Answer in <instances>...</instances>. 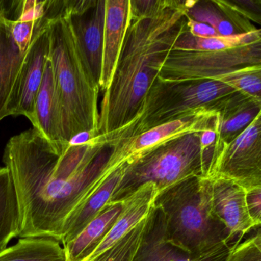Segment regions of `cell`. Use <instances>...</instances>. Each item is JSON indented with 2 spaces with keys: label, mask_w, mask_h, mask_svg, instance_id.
<instances>
[{
  "label": "cell",
  "mask_w": 261,
  "mask_h": 261,
  "mask_svg": "<svg viewBox=\"0 0 261 261\" xmlns=\"http://www.w3.org/2000/svg\"><path fill=\"white\" fill-rule=\"evenodd\" d=\"M111 152L112 146L93 140L61 152L34 127L11 137L3 162L17 197L19 238L62 242L77 209L109 173Z\"/></svg>",
  "instance_id": "1"
},
{
  "label": "cell",
  "mask_w": 261,
  "mask_h": 261,
  "mask_svg": "<svg viewBox=\"0 0 261 261\" xmlns=\"http://www.w3.org/2000/svg\"><path fill=\"white\" fill-rule=\"evenodd\" d=\"M184 3L179 0L155 17L129 20L111 85L103 92L97 140L114 134L137 115L175 42L186 30Z\"/></svg>",
  "instance_id": "2"
},
{
  "label": "cell",
  "mask_w": 261,
  "mask_h": 261,
  "mask_svg": "<svg viewBox=\"0 0 261 261\" xmlns=\"http://www.w3.org/2000/svg\"><path fill=\"white\" fill-rule=\"evenodd\" d=\"M66 0L49 22L50 51L55 88L62 116L64 138L68 144L82 134H98L100 88L93 82L79 57L65 13Z\"/></svg>",
  "instance_id": "3"
},
{
  "label": "cell",
  "mask_w": 261,
  "mask_h": 261,
  "mask_svg": "<svg viewBox=\"0 0 261 261\" xmlns=\"http://www.w3.org/2000/svg\"><path fill=\"white\" fill-rule=\"evenodd\" d=\"M152 205L164 217L166 239L192 254L240 242L212 213L211 178L192 177L158 192Z\"/></svg>",
  "instance_id": "4"
},
{
  "label": "cell",
  "mask_w": 261,
  "mask_h": 261,
  "mask_svg": "<svg viewBox=\"0 0 261 261\" xmlns=\"http://www.w3.org/2000/svg\"><path fill=\"white\" fill-rule=\"evenodd\" d=\"M199 134L172 139L125 164L123 176L109 203L124 201L149 183L158 193L187 178L207 177L214 148L202 150Z\"/></svg>",
  "instance_id": "5"
},
{
  "label": "cell",
  "mask_w": 261,
  "mask_h": 261,
  "mask_svg": "<svg viewBox=\"0 0 261 261\" xmlns=\"http://www.w3.org/2000/svg\"><path fill=\"white\" fill-rule=\"evenodd\" d=\"M235 92L233 88L218 81L166 82L156 79L135 117L114 134L95 140L112 146L120 140L203 110L215 111L218 101Z\"/></svg>",
  "instance_id": "6"
},
{
  "label": "cell",
  "mask_w": 261,
  "mask_h": 261,
  "mask_svg": "<svg viewBox=\"0 0 261 261\" xmlns=\"http://www.w3.org/2000/svg\"><path fill=\"white\" fill-rule=\"evenodd\" d=\"M261 65V41L220 51L172 50L157 79L166 82L212 80L248 66Z\"/></svg>",
  "instance_id": "7"
},
{
  "label": "cell",
  "mask_w": 261,
  "mask_h": 261,
  "mask_svg": "<svg viewBox=\"0 0 261 261\" xmlns=\"http://www.w3.org/2000/svg\"><path fill=\"white\" fill-rule=\"evenodd\" d=\"M207 178L230 180L244 189L261 186V114L234 140L215 146Z\"/></svg>",
  "instance_id": "8"
},
{
  "label": "cell",
  "mask_w": 261,
  "mask_h": 261,
  "mask_svg": "<svg viewBox=\"0 0 261 261\" xmlns=\"http://www.w3.org/2000/svg\"><path fill=\"white\" fill-rule=\"evenodd\" d=\"M65 13L82 64L100 88L105 0H66Z\"/></svg>",
  "instance_id": "9"
},
{
  "label": "cell",
  "mask_w": 261,
  "mask_h": 261,
  "mask_svg": "<svg viewBox=\"0 0 261 261\" xmlns=\"http://www.w3.org/2000/svg\"><path fill=\"white\" fill-rule=\"evenodd\" d=\"M215 117L216 114L213 110H203L189 117L160 125L135 137L117 142L111 146L112 152L108 162V172L130 163L145 152L172 139L215 128Z\"/></svg>",
  "instance_id": "10"
},
{
  "label": "cell",
  "mask_w": 261,
  "mask_h": 261,
  "mask_svg": "<svg viewBox=\"0 0 261 261\" xmlns=\"http://www.w3.org/2000/svg\"><path fill=\"white\" fill-rule=\"evenodd\" d=\"M239 243L225 244L207 254H192L166 239L164 217L158 207L152 205L131 261H227Z\"/></svg>",
  "instance_id": "11"
},
{
  "label": "cell",
  "mask_w": 261,
  "mask_h": 261,
  "mask_svg": "<svg viewBox=\"0 0 261 261\" xmlns=\"http://www.w3.org/2000/svg\"><path fill=\"white\" fill-rule=\"evenodd\" d=\"M63 1H51L46 20L36 30L25 51L20 82V98L16 117L23 116L35 123V101L45 72L50 51L49 22Z\"/></svg>",
  "instance_id": "12"
},
{
  "label": "cell",
  "mask_w": 261,
  "mask_h": 261,
  "mask_svg": "<svg viewBox=\"0 0 261 261\" xmlns=\"http://www.w3.org/2000/svg\"><path fill=\"white\" fill-rule=\"evenodd\" d=\"M211 178L212 213L228 229L236 239L254 228L246 205L245 189L230 180Z\"/></svg>",
  "instance_id": "13"
},
{
  "label": "cell",
  "mask_w": 261,
  "mask_h": 261,
  "mask_svg": "<svg viewBox=\"0 0 261 261\" xmlns=\"http://www.w3.org/2000/svg\"><path fill=\"white\" fill-rule=\"evenodd\" d=\"M129 0H105L100 91L109 88L129 24Z\"/></svg>",
  "instance_id": "14"
},
{
  "label": "cell",
  "mask_w": 261,
  "mask_h": 261,
  "mask_svg": "<svg viewBox=\"0 0 261 261\" xmlns=\"http://www.w3.org/2000/svg\"><path fill=\"white\" fill-rule=\"evenodd\" d=\"M215 110V146H218L230 143L248 127L261 114V101L237 91L218 101Z\"/></svg>",
  "instance_id": "15"
},
{
  "label": "cell",
  "mask_w": 261,
  "mask_h": 261,
  "mask_svg": "<svg viewBox=\"0 0 261 261\" xmlns=\"http://www.w3.org/2000/svg\"><path fill=\"white\" fill-rule=\"evenodd\" d=\"M25 54L19 51L7 23L0 47V121L10 116L16 117Z\"/></svg>",
  "instance_id": "16"
},
{
  "label": "cell",
  "mask_w": 261,
  "mask_h": 261,
  "mask_svg": "<svg viewBox=\"0 0 261 261\" xmlns=\"http://www.w3.org/2000/svg\"><path fill=\"white\" fill-rule=\"evenodd\" d=\"M33 127L37 129L61 152L70 145L64 138L60 108L55 88L53 68L48 59L35 101V123Z\"/></svg>",
  "instance_id": "17"
},
{
  "label": "cell",
  "mask_w": 261,
  "mask_h": 261,
  "mask_svg": "<svg viewBox=\"0 0 261 261\" xmlns=\"http://www.w3.org/2000/svg\"><path fill=\"white\" fill-rule=\"evenodd\" d=\"M157 192L152 184L142 186L124 201V207L114 225L96 250L85 261H92L111 248L147 216Z\"/></svg>",
  "instance_id": "18"
},
{
  "label": "cell",
  "mask_w": 261,
  "mask_h": 261,
  "mask_svg": "<svg viewBox=\"0 0 261 261\" xmlns=\"http://www.w3.org/2000/svg\"><path fill=\"white\" fill-rule=\"evenodd\" d=\"M124 201L109 203L72 241L64 244L66 261H85L100 245L117 221Z\"/></svg>",
  "instance_id": "19"
},
{
  "label": "cell",
  "mask_w": 261,
  "mask_h": 261,
  "mask_svg": "<svg viewBox=\"0 0 261 261\" xmlns=\"http://www.w3.org/2000/svg\"><path fill=\"white\" fill-rule=\"evenodd\" d=\"M124 166L123 164L116 168L102 178L68 223L61 244L64 245L72 241L109 204L113 193L123 176Z\"/></svg>",
  "instance_id": "20"
},
{
  "label": "cell",
  "mask_w": 261,
  "mask_h": 261,
  "mask_svg": "<svg viewBox=\"0 0 261 261\" xmlns=\"http://www.w3.org/2000/svg\"><path fill=\"white\" fill-rule=\"evenodd\" d=\"M0 261H66L59 241L48 238H24L0 253Z\"/></svg>",
  "instance_id": "21"
},
{
  "label": "cell",
  "mask_w": 261,
  "mask_h": 261,
  "mask_svg": "<svg viewBox=\"0 0 261 261\" xmlns=\"http://www.w3.org/2000/svg\"><path fill=\"white\" fill-rule=\"evenodd\" d=\"M20 231L19 207L10 171L0 167V253Z\"/></svg>",
  "instance_id": "22"
},
{
  "label": "cell",
  "mask_w": 261,
  "mask_h": 261,
  "mask_svg": "<svg viewBox=\"0 0 261 261\" xmlns=\"http://www.w3.org/2000/svg\"><path fill=\"white\" fill-rule=\"evenodd\" d=\"M261 41L260 29L229 36L200 39L191 36L187 30L177 39L173 50L192 51H220L239 48Z\"/></svg>",
  "instance_id": "23"
},
{
  "label": "cell",
  "mask_w": 261,
  "mask_h": 261,
  "mask_svg": "<svg viewBox=\"0 0 261 261\" xmlns=\"http://www.w3.org/2000/svg\"><path fill=\"white\" fill-rule=\"evenodd\" d=\"M186 16L192 20L210 25L221 36L240 34L214 3V0L196 1L191 8L186 10Z\"/></svg>",
  "instance_id": "24"
},
{
  "label": "cell",
  "mask_w": 261,
  "mask_h": 261,
  "mask_svg": "<svg viewBox=\"0 0 261 261\" xmlns=\"http://www.w3.org/2000/svg\"><path fill=\"white\" fill-rule=\"evenodd\" d=\"M238 92L261 101V65L244 67L214 77Z\"/></svg>",
  "instance_id": "25"
},
{
  "label": "cell",
  "mask_w": 261,
  "mask_h": 261,
  "mask_svg": "<svg viewBox=\"0 0 261 261\" xmlns=\"http://www.w3.org/2000/svg\"><path fill=\"white\" fill-rule=\"evenodd\" d=\"M146 218L114 246L92 261H131L141 238Z\"/></svg>",
  "instance_id": "26"
},
{
  "label": "cell",
  "mask_w": 261,
  "mask_h": 261,
  "mask_svg": "<svg viewBox=\"0 0 261 261\" xmlns=\"http://www.w3.org/2000/svg\"><path fill=\"white\" fill-rule=\"evenodd\" d=\"M179 0H129V18H152L175 7Z\"/></svg>",
  "instance_id": "27"
},
{
  "label": "cell",
  "mask_w": 261,
  "mask_h": 261,
  "mask_svg": "<svg viewBox=\"0 0 261 261\" xmlns=\"http://www.w3.org/2000/svg\"><path fill=\"white\" fill-rule=\"evenodd\" d=\"M227 261H261L259 227L256 234L243 243H239L233 247Z\"/></svg>",
  "instance_id": "28"
},
{
  "label": "cell",
  "mask_w": 261,
  "mask_h": 261,
  "mask_svg": "<svg viewBox=\"0 0 261 261\" xmlns=\"http://www.w3.org/2000/svg\"><path fill=\"white\" fill-rule=\"evenodd\" d=\"M229 3L241 16L260 25L261 0H230Z\"/></svg>",
  "instance_id": "29"
},
{
  "label": "cell",
  "mask_w": 261,
  "mask_h": 261,
  "mask_svg": "<svg viewBox=\"0 0 261 261\" xmlns=\"http://www.w3.org/2000/svg\"><path fill=\"white\" fill-rule=\"evenodd\" d=\"M246 205L255 227L261 224V186L245 189Z\"/></svg>",
  "instance_id": "30"
},
{
  "label": "cell",
  "mask_w": 261,
  "mask_h": 261,
  "mask_svg": "<svg viewBox=\"0 0 261 261\" xmlns=\"http://www.w3.org/2000/svg\"><path fill=\"white\" fill-rule=\"evenodd\" d=\"M186 17V30L188 33L195 38L208 39V38L218 37L220 36L212 27L202 22L192 20L190 18Z\"/></svg>",
  "instance_id": "31"
},
{
  "label": "cell",
  "mask_w": 261,
  "mask_h": 261,
  "mask_svg": "<svg viewBox=\"0 0 261 261\" xmlns=\"http://www.w3.org/2000/svg\"><path fill=\"white\" fill-rule=\"evenodd\" d=\"M200 146L202 150H207L212 149L215 146L216 140V132L215 128H211L205 130L201 131L199 134Z\"/></svg>",
  "instance_id": "32"
},
{
  "label": "cell",
  "mask_w": 261,
  "mask_h": 261,
  "mask_svg": "<svg viewBox=\"0 0 261 261\" xmlns=\"http://www.w3.org/2000/svg\"><path fill=\"white\" fill-rule=\"evenodd\" d=\"M6 28H7V16L4 13V10L0 7V47L2 44Z\"/></svg>",
  "instance_id": "33"
}]
</instances>
